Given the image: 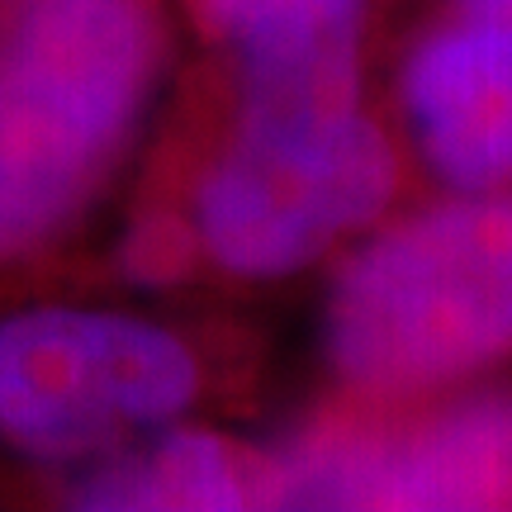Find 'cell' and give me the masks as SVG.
<instances>
[{
  "mask_svg": "<svg viewBox=\"0 0 512 512\" xmlns=\"http://www.w3.org/2000/svg\"><path fill=\"white\" fill-rule=\"evenodd\" d=\"M204 24L238 57V124H332L361 110L366 0H204Z\"/></svg>",
  "mask_w": 512,
  "mask_h": 512,
  "instance_id": "7",
  "label": "cell"
},
{
  "mask_svg": "<svg viewBox=\"0 0 512 512\" xmlns=\"http://www.w3.org/2000/svg\"><path fill=\"white\" fill-rule=\"evenodd\" d=\"M394 185L399 152L361 110L332 124H238L200 185V238L223 271L290 275L366 228Z\"/></svg>",
  "mask_w": 512,
  "mask_h": 512,
  "instance_id": "4",
  "label": "cell"
},
{
  "mask_svg": "<svg viewBox=\"0 0 512 512\" xmlns=\"http://www.w3.org/2000/svg\"><path fill=\"white\" fill-rule=\"evenodd\" d=\"M403 105L427 166L456 190L512 181V0H456L422 38Z\"/></svg>",
  "mask_w": 512,
  "mask_h": 512,
  "instance_id": "6",
  "label": "cell"
},
{
  "mask_svg": "<svg viewBox=\"0 0 512 512\" xmlns=\"http://www.w3.org/2000/svg\"><path fill=\"white\" fill-rule=\"evenodd\" d=\"M162 53L152 0H24L0 34V261L86 209Z\"/></svg>",
  "mask_w": 512,
  "mask_h": 512,
  "instance_id": "1",
  "label": "cell"
},
{
  "mask_svg": "<svg viewBox=\"0 0 512 512\" xmlns=\"http://www.w3.org/2000/svg\"><path fill=\"white\" fill-rule=\"evenodd\" d=\"M200 366L176 332L95 309L0 323V437L38 460L114 451L185 413Z\"/></svg>",
  "mask_w": 512,
  "mask_h": 512,
  "instance_id": "3",
  "label": "cell"
},
{
  "mask_svg": "<svg viewBox=\"0 0 512 512\" xmlns=\"http://www.w3.org/2000/svg\"><path fill=\"white\" fill-rule=\"evenodd\" d=\"M256 503H275V465L247 470L233 446L200 432H166L76 484V508L100 512H219Z\"/></svg>",
  "mask_w": 512,
  "mask_h": 512,
  "instance_id": "8",
  "label": "cell"
},
{
  "mask_svg": "<svg viewBox=\"0 0 512 512\" xmlns=\"http://www.w3.org/2000/svg\"><path fill=\"white\" fill-rule=\"evenodd\" d=\"M290 508H508L512 399H470L446 413L328 437L275 465Z\"/></svg>",
  "mask_w": 512,
  "mask_h": 512,
  "instance_id": "5",
  "label": "cell"
},
{
  "mask_svg": "<svg viewBox=\"0 0 512 512\" xmlns=\"http://www.w3.org/2000/svg\"><path fill=\"white\" fill-rule=\"evenodd\" d=\"M328 351L370 394H418L503 361L512 351V181L460 190L384 228L332 290Z\"/></svg>",
  "mask_w": 512,
  "mask_h": 512,
  "instance_id": "2",
  "label": "cell"
}]
</instances>
